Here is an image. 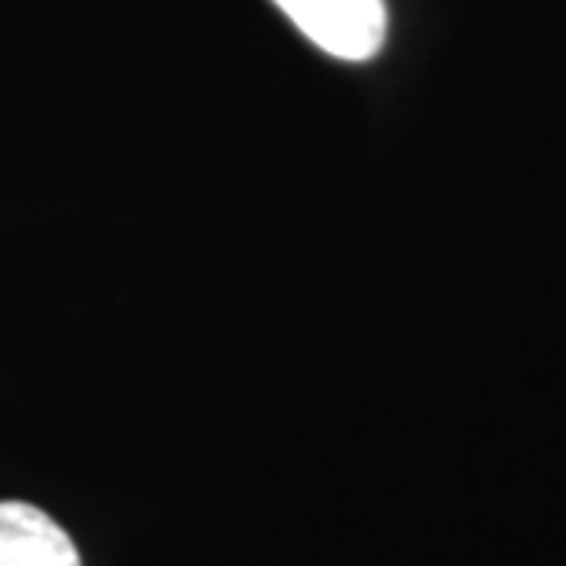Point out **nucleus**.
Instances as JSON below:
<instances>
[{"label":"nucleus","mask_w":566,"mask_h":566,"mask_svg":"<svg viewBox=\"0 0 566 566\" xmlns=\"http://www.w3.org/2000/svg\"><path fill=\"white\" fill-rule=\"evenodd\" d=\"M273 4L335 60H371L387 41L382 0H273Z\"/></svg>","instance_id":"obj_1"},{"label":"nucleus","mask_w":566,"mask_h":566,"mask_svg":"<svg viewBox=\"0 0 566 566\" xmlns=\"http://www.w3.org/2000/svg\"><path fill=\"white\" fill-rule=\"evenodd\" d=\"M0 566H82L74 541L41 507L0 504Z\"/></svg>","instance_id":"obj_2"}]
</instances>
